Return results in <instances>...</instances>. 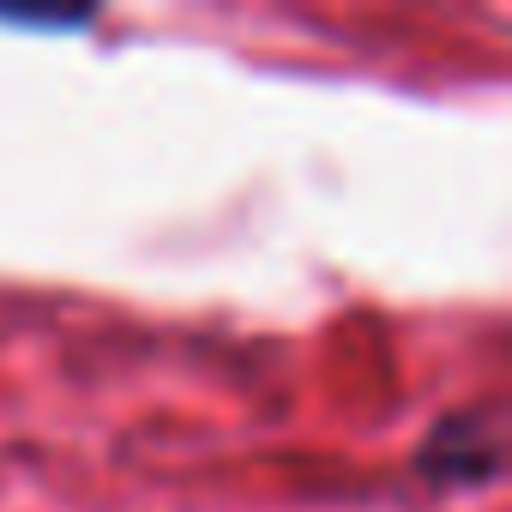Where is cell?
Listing matches in <instances>:
<instances>
[{
  "instance_id": "6da1fadb",
  "label": "cell",
  "mask_w": 512,
  "mask_h": 512,
  "mask_svg": "<svg viewBox=\"0 0 512 512\" xmlns=\"http://www.w3.org/2000/svg\"><path fill=\"white\" fill-rule=\"evenodd\" d=\"M416 470H422L428 482H440V488H476V482H488V476L500 470V440H494V428H488L482 416H470V410H464V416H446V422H434V434H428Z\"/></svg>"
}]
</instances>
